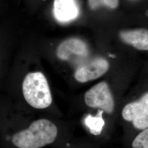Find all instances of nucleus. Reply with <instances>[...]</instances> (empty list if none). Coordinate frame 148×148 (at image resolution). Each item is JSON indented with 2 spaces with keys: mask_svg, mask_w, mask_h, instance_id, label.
Here are the masks:
<instances>
[{
  "mask_svg": "<svg viewBox=\"0 0 148 148\" xmlns=\"http://www.w3.org/2000/svg\"><path fill=\"white\" fill-rule=\"evenodd\" d=\"M120 37L124 42L138 50L148 51V30L147 29L122 31L120 33Z\"/></svg>",
  "mask_w": 148,
  "mask_h": 148,
  "instance_id": "8",
  "label": "nucleus"
},
{
  "mask_svg": "<svg viewBox=\"0 0 148 148\" xmlns=\"http://www.w3.org/2000/svg\"><path fill=\"white\" fill-rule=\"evenodd\" d=\"M53 14L60 22L67 23L75 19L79 15V7L76 0H54Z\"/></svg>",
  "mask_w": 148,
  "mask_h": 148,
  "instance_id": "7",
  "label": "nucleus"
},
{
  "mask_svg": "<svg viewBox=\"0 0 148 148\" xmlns=\"http://www.w3.org/2000/svg\"><path fill=\"white\" fill-rule=\"evenodd\" d=\"M56 54L60 60H68L73 56L86 57L88 54V48L86 43L77 38H69L59 44Z\"/></svg>",
  "mask_w": 148,
  "mask_h": 148,
  "instance_id": "6",
  "label": "nucleus"
},
{
  "mask_svg": "<svg viewBox=\"0 0 148 148\" xmlns=\"http://www.w3.org/2000/svg\"><path fill=\"white\" fill-rule=\"evenodd\" d=\"M86 105L92 108H98L108 114L114 109V100L108 84L101 82L88 90L85 95Z\"/></svg>",
  "mask_w": 148,
  "mask_h": 148,
  "instance_id": "3",
  "label": "nucleus"
},
{
  "mask_svg": "<svg viewBox=\"0 0 148 148\" xmlns=\"http://www.w3.org/2000/svg\"><path fill=\"white\" fill-rule=\"evenodd\" d=\"M122 116L127 121H132L136 129L148 128V92L139 100L127 104L122 111Z\"/></svg>",
  "mask_w": 148,
  "mask_h": 148,
  "instance_id": "4",
  "label": "nucleus"
},
{
  "mask_svg": "<svg viewBox=\"0 0 148 148\" xmlns=\"http://www.w3.org/2000/svg\"><path fill=\"white\" fill-rule=\"evenodd\" d=\"M132 148H148V128L143 130L134 138Z\"/></svg>",
  "mask_w": 148,
  "mask_h": 148,
  "instance_id": "10",
  "label": "nucleus"
},
{
  "mask_svg": "<svg viewBox=\"0 0 148 148\" xmlns=\"http://www.w3.org/2000/svg\"><path fill=\"white\" fill-rule=\"evenodd\" d=\"M24 99L32 107L46 109L52 104V97L47 79L41 72L27 74L23 82Z\"/></svg>",
  "mask_w": 148,
  "mask_h": 148,
  "instance_id": "2",
  "label": "nucleus"
},
{
  "mask_svg": "<svg viewBox=\"0 0 148 148\" xmlns=\"http://www.w3.org/2000/svg\"><path fill=\"white\" fill-rule=\"evenodd\" d=\"M119 5V0H104V5L111 8H116Z\"/></svg>",
  "mask_w": 148,
  "mask_h": 148,
  "instance_id": "12",
  "label": "nucleus"
},
{
  "mask_svg": "<svg viewBox=\"0 0 148 148\" xmlns=\"http://www.w3.org/2000/svg\"><path fill=\"white\" fill-rule=\"evenodd\" d=\"M58 129L52 122L40 119L33 122L27 129L14 134L12 142L18 148H41L53 143Z\"/></svg>",
  "mask_w": 148,
  "mask_h": 148,
  "instance_id": "1",
  "label": "nucleus"
},
{
  "mask_svg": "<svg viewBox=\"0 0 148 148\" xmlns=\"http://www.w3.org/2000/svg\"><path fill=\"white\" fill-rule=\"evenodd\" d=\"M109 64L105 59H94L79 66L74 73V77L80 83H85L97 79L108 71Z\"/></svg>",
  "mask_w": 148,
  "mask_h": 148,
  "instance_id": "5",
  "label": "nucleus"
},
{
  "mask_svg": "<svg viewBox=\"0 0 148 148\" xmlns=\"http://www.w3.org/2000/svg\"><path fill=\"white\" fill-rule=\"evenodd\" d=\"M90 10H95L98 7L104 5V0H88Z\"/></svg>",
  "mask_w": 148,
  "mask_h": 148,
  "instance_id": "11",
  "label": "nucleus"
},
{
  "mask_svg": "<svg viewBox=\"0 0 148 148\" xmlns=\"http://www.w3.org/2000/svg\"><path fill=\"white\" fill-rule=\"evenodd\" d=\"M103 112V111L101 110L99 111L95 116L89 115L85 119V125L89 129L90 132L93 135H100L103 131L105 125V122L102 117Z\"/></svg>",
  "mask_w": 148,
  "mask_h": 148,
  "instance_id": "9",
  "label": "nucleus"
}]
</instances>
